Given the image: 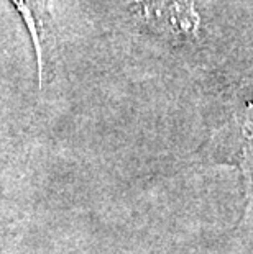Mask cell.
<instances>
[{
  "label": "cell",
  "instance_id": "cell-1",
  "mask_svg": "<svg viewBox=\"0 0 253 254\" xmlns=\"http://www.w3.org/2000/svg\"><path fill=\"white\" fill-rule=\"evenodd\" d=\"M148 26L173 40L197 38L199 17L189 0H140Z\"/></svg>",
  "mask_w": 253,
  "mask_h": 254
},
{
  "label": "cell",
  "instance_id": "cell-2",
  "mask_svg": "<svg viewBox=\"0 0 253 254\" xmlns=\"http://www.w3.org/2000/svg\"><path fill=\"white\" fill-rule=\"evenodd\" d=\"M17 3V7L23 17L26 18V23L30 26V31H31V36L35 40V46L38 50V56H40V38H38V25H36V12H35V5L31 3V0H13Z\"/></svg>",
  "mask_w": 253,
  "mask_h": 254
}]
</instances>
